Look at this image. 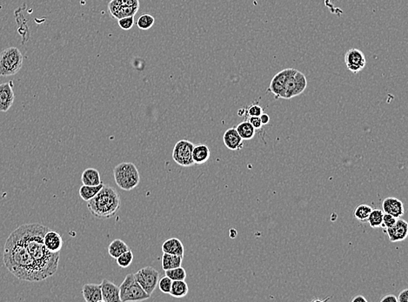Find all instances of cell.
<instances>
[{
    "label": "cell",
    "instance_id": "8d00e7d4",
    "mask_svg": "<svg viewBox=\"0 0 408 302\" xmlns=\"http://www.w3.org/2000/svg\"><path fill=\"white\" fill-rule=\"evenodd\" d=\"M247 121L253 126L255 130H259L262 127V123H261L259 117H249Z\"/></svg>",
    "mask_w": 408,
    "mask_h": 302
},
{
    "label": "cell",
    "instance_id": "4316f807",
    "mask_svg": "<svg viewBox=\"0 0 408 302\" xmlns=\"http://www.w3.org/2000/svg\"><path fill=\"white\" fill-rule=\"evenodd\" d=\"M384 212L380 209H372L368 219V224L372 228L381 227Z\"/></svg>",
    "mask_w": 408,
    "mask_h": 302
},
{
    "label": "cell",
    "instance_id": "8992f818",
    "mask_svg": "<svg viewBox=\"0 0 408 302\" xmlns=\"http://www.w3.org/2000/svg\"><path fill=\"white\" fill-rule=\"evenodd\" d=\"M119 287L120 302H143L151 297L134 278V274H127Z\"/></svg>",
    "mask_w": 408,
    "mask_h": 302
},
{
    "label": "cell",
    "instance_id": "d6a6232c",
    "mask_svg": "<svg viewBox=\"0 0 408 302\" xmlns=\"http://www.w3.org/2000/svg\"><path fill=\"white\" fill-rule=\"evenodd\" d=\"M172 284H173V281L167 276H165L160 280H158V288L164 294H169L170 293Z\"/></svg>",
    "mask_w": 408,
    "mask_h": 302
},
{
    "label": "cell",
    "instance_id": "60d3db41",
    "mask_svg": "<svg viewBox=\"0 0 408 302\" xmlns=\"http://www.w3.org/2000/svg\"><path fill=\"white\" fill-rule=\"evenodd\" d=\"M351 302H368V300H367V298H365V297H364L363 295H357V296H356L355 298H353V299H352V300H351Z\"/></svg>",
    "mask_w": 408,
    "mask_h": 302
},
{
    "label": "cell",
    "instance_id": "f546056e",
    "mask_svg": "<svg viewBox=\"0 0 408 302\" xmlns=\"http://www.w3.org/2000/svg\"><path fill=\"white\" fill-rule=\"evenodd\" d=\"M372 210V208L370 205H367V204H361V205L357 206V208L354 211V216L360 221L367 222Z\"/></svg>",
    "mask_w": 408,
    "mask_h": 302
},
{
    "label": "cell",
    "instance_id": "52a82bcc",
    "mask_svg": "<svg viewBox=\"0 0 408 302\" xmlns=\"http://www.w3.org/2000/svg\"><path fill=\"white\" fill-rule=\"evenodd\" d=\"M139 6V0H111L108 4V12L112 18L118 20L125 17H134Z\"/></svg>",
    "mask_w": 408,
    "mask_h": 302
},
{
    "label": "cell",
    "instance_id": "83f0119b",
    "mask_svg": "<svg viewBox=\"0 0 408 302\" xmlns=\"http://www.w3.org/2000/svg\"><path fill=\"white\" fill-rule=\"evenodd\" d=\"M294 85L296 96H299V94L303 93L307 86V78L304 75V73L298 70L294 74Z\"/></svg>",
    "mask_w": 408,
    "mask_h": 302
},
{
    "label": "cell",
    "instance_id": "8fae6325",
    "mask_svg": "<svg viewBox=\"0 0 408 302\" xmlns=\"http://www.w3.org/2000/svg\"><path fill=\"white\" fill-rule=\"evenodd\" d=\"M345 64L351 73L356 74L365 68L367 65V59L365 54L359 49H349L345 54Z\"/></svg>",
    "mask_w": 408,
    "mask_h": 302
},
{
    "label": "cell",
    "instance_id": "836d02e7",
    "mask_svg": "<svg viewBox=\"0 0 408 302\" xmlns=\"http://www.w3.org/2000/svg\"><path fill=\"white\" fill-rule=\"evenodd\" d=\"M117 24H118V26H119L122 30H124V31H129V30L133 28V26H134V17H125V18L119 19V20H117Z\"/></svg>",
    "mask_w": 408,
    "mask_h": 302
},
{
    "label": "cell",
    "instance_id": "484cf974",
    "mask_svg": "<svg viewBox=\"0 0 408 302\" xmlns=\"http://www.w3.org/2000/svg\"><path fill=\"white\" fill-rule=\"evenodd\" d=\"M236 130L243 141H250L255 136V129L248 121H243L239 123Z\"/></svg>",
    "mask_w": 408,
    "mask_h": 302
},
{
    "label": "cell",
    "instance_id": "e0dca14e",
    "mask_svg": "<svg viewBox=\"0 0 408 302\" xmlns=\"http://www.w3.org/2000/svg\"><path fill=\"white\" fill-rule=\"evenodd\" d=\"M223 141L227 148L232 151L241 150L244 146V141L239 136V134L234 127L227 130V132L224 133Z\"/></svg>",
    "mask_w": 408,
    "mask_h": 302
},
{
    "label": "cell",
    "instance_id": "7402d4cb",
    "mask_svg": "<svg viewBox=\"0 0 408 302\" xmlns=\"http://www.w3.org/2000/svg\"><path fill=\"white\" fill-rule=\"evenodd\" d=\"M81 181L83 185H98L102 183L99 172L95 168L85 169L82 173Z\"/></svg>",
    "mask_w": 408,
    "mask_h": 302
},
{
    "label": "cell",
    "instance_id": "7c38bea8",
    "mask_svg": "<svg viewBox=\"0 0 408 302\" xmlns=\"http://www.w3.org/2000/svg\"><path fill=\"white\" fill-rule=\"evenodd\" d=\"M384 232L388 235L390 242H403L408 236V223L399 218L397 219L396 223L393 226L385 228Z\"/></svg>",
    "mask_w": 408,
    "mask_h": 302
},
{
    "label": "cell",
    "instance_id": "603a6c76",
    "mask_svg": "<svg viewBox=\"0 0 408 302\" xmlns=\"http://www.w3.org/2000/svg\"><path fill=\"white\" fill-rule=\"evenodd\" d=\"M189 287L185 281H173L170 294L174 298H183L188 294Z\"/></svg>",
    "mask_w": 408,
    "mask_h": 302
},
{
    "label": "cell",
    "instance_id": "d6986e66",
    "mask_svg": "<svg viewBox=\"0 0 408 302\" xmlns=\"http://www.w3.org/2000/svg\"><path fill=\"white\" fill-rule=\"evenodd\" d=\"M162 252L166 254H176L184 257V246L178 238H171L166 240L162 245Z\"/></svg>",
    "mask_w": 408,
    "mask_h": 302
},
{
    "label": "cell",
    "instance_id": "5bb4252c",
    "mask_svg": "<svg viewBox=\"0 0 408 302\" xmlns=\"http://www.w3.org/2000/svg\"><path fill=\"white\" fill-rule=\"evenodd\" d=\"M382 211L393 217L401 218L405 214L404 204L395 197L386 198L382 203Z\"/></svg>",
    "mask_w": 408,
    "mask_h": 302
},
{
    "label": "cell",
    "instance_id": "ac0fdd59",
    "mask_svg": "<svg viewBox=\"0 0 408 302\" xmlns=\"http://www.w3.org/2000/svg\"><path fill=\"white\" fill-rule=\"evenodd\" d=\"M82 294L86 302H101V286L98 284H85L82 288Z\"/></svg>",
    "mask_w": 408,
    "mask_h": 302
},
{
    "label": "cell",
    "instance_id": "e575fe53",
    "mask_svg": "<svg viewBox=\"0 0 408 302\" xmlns=\"http://www.w3.org/2000/svg\"><path fill=\"white\" fill-rule=\"evenodd\" d=\"M263 113V108L259 105H251L247 110L249 117H259Z\"/></svg>",
    "mask_w": 408,
    "mask_h": 302
},
{
    "label": "cell",
    "instance_id": "d4e9b609",
    "mask_svg": "<svg viewBox=\"0 0 408 302\" xmlns=\"http://www.w3.org/2000/svg\"><path fill=\"white\" fill-rule=\"evenodd\" d=\"M103 186H104L103 182L98 185H83L78 190V194L83 201L86 202L89 201L90 200H92L101 190Z\"/></svg>",
    "mask_w": 408,
    "mask_h": 302
},
{
    "label": "cell",
    "instance_id": "4dcf8cb0",
    "mask_svg": "<svg viewBox=\"0 0 408 302\" xmlns=\"http://www.w3.org/2000/svg\"><path fill=\"white\" fill-rule=\"evenodd\" d=\"M165 273H166V276L169 277L172 281H185L186 278V270L184 269L182 266L166 270Z\"/></svg>",
    "mask_w": 408,
    "mask_h": 302
},
{
    "label": "cell",
    "instance_id": "7a4b0ae2",
    "mask_svg": "<svg viewBox=\"0 0 408 302\" xmlns=\"http://www.w3.org/2000/svg\"><path fill=\"white\" fill-rule=\"evenodd\" d=\"M3 260L5 267L17 279L24 282H41L35 262L19 230H14L5 242Z\"/></svg>",
    "mask_w": 408,
    "mask_h": 302
},
{
    "label": "cell",
    "instance_id": "1f68e13d",
    "mask_svg": "<svg viewBox=\"0 0 408 302\" xmlns=\"http://www.w3.org/2000/svg\"><path fill=\"white\" fill-rule=\"evenodd\" d=\"M134 258V256L133 252L131 250H127L126 252L123 253L121 255H119L116 259V262H117V266H119V267L126 268V267H128L133 263Z\"/></svg>",
    "mask_w": 408,
    "mask_h": 302
},
{
    "label": "cell",
    "instance_id": "9a60e30c",
    "mask_svg": "<svg viewBox=\"0 0 408 302\" xmlns=\"http://www.w3.org/2000/svg\"><path fill=\"white\" fill-rule=\"evenodd\" d=\"M101 286L102 299L104 302H120L119 287L114 282L108 280H103L100 284Z\"/></svg>",
    "mask_w": 408,
    "mask_h": 302
},
{
    "label": "cell",
    "instance_id": "f35d334b",
    "mask_svg": "<svg viewBox=\"0 0 408 302\" xmlns=\"http://www.w3.org/2000/svg\"><path fill=\"white\" fill-rule=\"evenodd\" d=\"M381 302H398V299H397L395 295L393 294H388L385 297L380 300Z\"/></svg>",
    "mask_w": 408,
    "mask_h": 302
},
{
    "label": "cell",
    "instance_id": "6da1fadb",
    "mask_svg": "<svg viewBox=\"0 0 408 302\" xmlns=\"http://www.w3.org/2000/svg\"><path fill=\"white\" fill-rule=\"evenodd\" d=\"M19 234L23 238L29 253L35 262L41 282L53 276L58 271L59 253L50 252L44 244V235L48 227L41 224H25L19 226Z\"/></svg>",
    "mask_w": 408,
    "mask_h": 302
},
{
    "label": "cell",
    "instance_id": "d590c367",
    "mask_svg": "<svg viewBox=\"0 0 408 302\" xmlns=\"http://www.w3.org/2000/svg\"><path fill=\"white\" fill-rule=\"evenodd\" d=\"M397 221V218L393 217L392 215H390V214H385L383 215V221H382V225H381V227L385 229V228H388V227H391V226H393Z\"/></svg>",
    "mask_w": 408,
    "mask_h": 302
},
{
    "label": "cell",
    "instance_id": "ffe728a7",
    "mask_svg": "<svg viewBox=\"0 0 408 302\" xmlns=\"http://www.w3.org/2000/svg\"><path fill=\"white\" fill-rule=\"evenodd\" d=\"M211 157V152L209 147L204 144L194 145L193 150V160L194 164L197 165H202L204 163L208 161Z\"/></svg>",
    "mask_w": 408,
    "mask_h": 302
},
{
    "label": "cell",
    "instance_id": "5b68a950",
    "mask_svg": "<svg viewBox=\"0 0 408 302\" xmlns=\"http://www.w3.org/2000/svg\"><path fill=\"white\" fill-rule=\"evenodd\" d=\"M24 58L20 50L17 47H8L0 53V76L15 75L23 66Z\"/></svg>",
    "mask_w": 408,
    "mask_h": 302
},
{
    "label": "cell",
    "instance_id": "4fadbf2b",
    "mask_svg": "<svg viewBox=\"0 0 408 302\" xmlns=\"http://www.w3.org/2000/svg\"><path fill=\"white\" fill-rule=\"evenodd\" d=\"M15 95L13 92V82L9 81L0 84V112L6 113L13 105Z\"/></svg>",
    "mask_w": 408,
    "mask_h": 302
},
{
    "label": "cell",
    "instance_id": "30bf717a",
    "mask_svg": "<svg viewBox=\"0 0 408 302\" xmlns=\"http://www.w3.org/2000/svg\"><path fill=\"white\" fill-rule=\"evenodd\" d=\"M295 69H285L277 73L272 80L271 83L268 87V92L272 93L274 95L276 100L283 99L284 92L286 84L289 77L291 76L292 73H294Z\"/></svg>",
    "mask_w": 408,
    "mask_h": 302
},
{
    "label": "cell",
    "instance_id": "ba28073f",
    "mask_svg": "<svg viewBox=\"0 0 408 302\" xmlns=\"http://www.w3.org/2000/svg\"><path fill=\"white\" fill-rule=\"evenodd\" d=\"M194 147V143L186 140H182L177 142L173 151L174 161L183 167H190L195 165L193 160Z\"/></svg>",
    "mask_w": 408,
    "mask_h": 302
},
{
    "label": "cell",
    "instance_id": "9c48e42d",
    "mask_svg": "<svg viewBox=\"0 0 408 302\" xmlns=\"http://www.w3.org/2000/svg\"><path fill=\"white\" fill-rule=\"evenodd\" d=\"M134 278L146 294L152 295L159 280V273L153 266H146L134 274Z\"/></svg>",
    "mask_w": 408,
    "mask_h": 302
},
{
    "label": "cell",
    "instance_id": "2e32d148",
    "mask_svg": "<svg viewBox=\"0 0 408 302\" xmlns=\"http://www.w3.org/2000/svg\"><path fill=\"white\" fill-rule=\"evenodd\" d=\"M44 244L50 252L59 253L63 247L64 242L58 232L49 229L44 235Z\"/></svg>",
    "mask_w": 408,
    "mask_h": 302
},
{
    "label": "cell",
    "instance_id": "3957f363",
    "mask_svg": "<svg viewBox=\"0 0 408 302\" xmlns=\"http://www.w3.org/2000/svg\"><path fill=\"white\" fill-rule=\"evenodd\" d=\"M120 195L117 190L104 185L101 190L87 201V208L94 217L105 220L114 217L120 208Z\"/></svg>",
    "mask_w": 408,
    "mask_h": 302
},
{
    "label": "cell",
    "instance_id": "44dd1931",
    "mask_svg": "<svg viewBox=\"0 0 408 302\" xmlns=\"http://www.w3.org/2000/svg\"><path fill=\"white\" fill-rule=\"evenodd\" d=\"M183 259H184L183 256L163 253L161 259L162 269L166 271V270L173 269L175 267L181 266Z\"/></svg>",
    "mask_w": 408,
    "mask_h": 302
},
{
    "label": "cell",
    "instance_id": "277c9868",
    "mask_svg": "<svg viewBox=\"0 0 408 302\" xmlns=\"http://www.w3.org/2000/svg\"><path fill=\"white\" fill-rule=\"evenodd\" d=\"M114 181L117 186L124 191H132L140 182V174L137 166L132 162H123L114 169Z\"/></svg>",
    "mask_w": 408,
    "mask_h": 302
},
{
    "label": "cell",
    "instance_id": "74e56055",
    "mask_svg": "<svg viewBox=\"0 0 408 302\" xmlns=\"http://www.w3.org/2000/svg\"><path fill=\"white\" fill-rule=\"evenodd\" d=\"M398 302H408V289H404L401 291L399 296H398Z\"/></svg>",
    "mask_w": 408,
    "mask_h": 302
},
{
    "label": "cell",
    "instance_id": "cb8c5ba5",
    "mask_svg": "<svg viewBox=\"0 0 408 302\" xmlns=\"http://www.w3.org/2000/svg\"><path fill=\"white\" fill-rule=\"evenodd\" d=\"M129 250V247L125 242L120 239H116L108 246V253L112 258L117 259L119 255Z\"/></svg>",
    "mask_w": 408,
    "mask_h": 302
},
{
    "label": "cell",
    "instance_id": "f1b7e54d",
    "mask_svg": "<svg viewBox=\"0 0 408 302\" xmlns=\"http://www.w3.org/2000/svg\"><path fill=\"white\" fill-rule=\"evenodd\" d=\"M154 23H155L154 17L150 15L148 13H145V14H142L141 16L137 19L136 24L137 27L142 31H147L154 26Z\"/></svg>",
    "mask_w": 408,
    "mask_h": 302
},
{
    "label": "cell",
    "instance_id": "ab89813d",
    "mask_svg": "<svg viewBox=\"0 0 408 302\" xmlns=\"http://www.w3.org/2000/svg\"><path fill=\"white\" fill-rule=\"evenodd\" d=\"M260 121L262 123V125H267L270 122V116L267 114V113H263L260 116H259Z\"/></svg>",
    "mask_w": 408,
    "mask_h": 302
}]
</instances>
